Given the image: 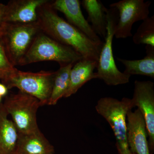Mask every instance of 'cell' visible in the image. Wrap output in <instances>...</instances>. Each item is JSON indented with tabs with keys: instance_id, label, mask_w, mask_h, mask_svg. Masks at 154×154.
<instances>
[{
	"instance_id": "6da1fadb",
	"label": "cell",
	"mask_w": 154,
	"mask_h": 154,
	"mask_svg": "<svg viewBox=\"0 0 154 154\" xmlns=\"http://www.w3.org/2000/svg\"><path fill=\"white\" fill-rule=\"evenodd\" d=\"M49 2L37 10L40 30L56 41L79 53L83 58L98 61L103 45L97 44L60 17Z\"/></svg>"
},
{
	"instance_id": "7a4b0ae2",
	"label": "cell",
	"mask_w": 154,
	"mask_h": 154,
	"mask_svg": "<svg viewBox=\"0 0 154 154\" xmlns=\"http://www.w3.org/2000/svg\"><path fill=\"white\" fill-rule=\"evenodd\" d=\"M83 58L71 47L60 43L41 31L34 38L19 65L53 61L62 66L74 64Z\"/></svg>"
},
{
	"instance_id": "3957f363",
	"label": "cell",
	"mask_w": 154,
	"mask_h": 154,
	"mask_svg": "<svg viewBox=\"0 0 154 154\" xmlns=\"http://www.w3.org/2000/svg\"><path fill=\"white\" fill-rule=\"evenodd\" d=\"M134 107L131 99L124 97L119 100L109 97L99 99L95 107L97 113L105 119L112 128L119 154H136L130 149L127 134V113Z\"/></svg>"
},
{
	"instance_id": "277c9868",
	"label": "cell",
	"mask_w": 154,
	"mask_h": 154,
	"mask_svg": "<svg viewBox=\"0 0 154 154\" xmlns=\"http://www.w3.org/2000/svg\"><path fill=\"white\" fill-rule=\"evenodd\" d=\"M107 35L97 61V79L103 80L107 85H125L129 82L131 76L120 72L117 67L112 48L116 26L118 19V13L116 9H107Z\"/></svg>"
},
{
	"instance_id": "5b68a950",
	"label": "cell",
	"mask_w": 154,
	"mask_h": 154,
	"mask_svg": "<svg viewBox=\"0 0 154 154\" xmlns=\"http://www.w3.org/2000/svg\"><path fill=\"white\" fill-rule=\"evenodd\" d=\"M56 72L41 71L37 72H23L17 69L2 83L8 89L17 88L19 91L35 97L42 106L48 105Z\"/></svg>"
},
{
	"instance_id": "8992f818",
	"label": "cell",
	"mask_w": 154,
	"mask_h": 154,
	"mask_svg": "<svg viewBox=\"0 0 154 154\" xmlns=\"http://www.w3.org/2000/svg\"><path fill=\"white\" fill-rule=\"evenodd\" d=\"M40 32L37 22L28 24L5 23L0 33L6 53L14 66L20 65Z\"/></svg>"
},
{
	"instance_id": "52a82bcc",
	"label": "cell",
	"mask_w": 154,
	"mask_h": 154,
	"mask_svg": "<svg viewBox=\"0 0 154 154\" xmlns=\"http://www.w3.org/2000/svg\"><path fill=\"white\" fill-rule=\"evenodd\" d=\"M3 104L19 133L25 134L40 131L36 113L42 105L36 98L19 91L7 96Z\"/></svg>"
},
{
	"instance_id": "ba28073f",
	"label": "cell",
	"mask_w": 154,
	"mask_h": 154,
	"mask_svg": "<svg viewBox=\"0 0 154 154\" xmlns=\"http://www.w3.org/2000/svg\"><path fill=\"white\" fill-rule=\"evenodd\" d=\"M150 1L144 0H122L110 5L118 13L114 37L125 38L133 36L131 30L134 23L149 17Z\"/></svg>"
},
{
	"instance_id": "9c48e42d",
	"label": "cell",
	"mask_w": 154,
	"mask_h": 154,
	"mask_svg": "<svg viewBox=\"0 0 154 154\" xmlns=\"http://www.w3.org/2000/svg\"><path fill=\"white\" fill-rule=\"evenodd\" d=\"M134 107H137L143 116L148 137L150 154L154 153V83L151 81H135Z\"/></svg>"
},
{
	"instance_id": "30bf717a",
	"label": "cell",
	"mask_w": 154,
	"mask_h": 154,
	"mask_svg": "<svg viewBox=\"0 0 154 154\" xmlns=\"http://www.w3.org/2000/svg\"><path fill=\"white\" fill-rule=\"evenodd\" d=\"M55 11H60L65 16L67 22L97 44L103 41L95 32L83 15L81 2L79 0H56L50 4Z\"/></svg>"
},
{
	"instance_id": "8fae6325",
	"label": "cell",
	"mask_w": 154,
	"mask_h": 154,
	"mask_svg": "<svg viewBox=\"0 0 154 154\" xmlns=\"http://www.w3.org/2000/svg\"><path fill=\"white\" fill-rule=\"evenodd\" d=\"M126 126L128 143L131 150L136 154H150L145 122L139 109L128 112Z\"/></svg>"
},
{
	"instance_id": "7c38bea8",
	"label": "cell",
	"mask_w": 154,
	"mask_h": 154,
	"mask_svg": "<svg viewBox=\"0 0 154 154\" xmlns=\"http://www.w3.org/2000/svg\"><path fill=\"white\" fill-rule=\"evenodd\" d=\"M49 2L48 0H14L6 5L5 22L8 23H34L38 19L37 10Z\"/></svg>"
},
{
	"instance_id": "4fadbf2b",
	"label": "cell",
	"mask_w": 154,
	"mask_h": 154,
	"mask_svg": "<svg viewBox=\"0 0 154 154\" xmlns=\"http://www.w3.org/2000/svg\"><path fill=\"white\" fill-rule=\"evenodd\" d=\"M97 61L83 58L73 66L70 74L69 84L63 98H68L75 94L86 83L97 79L96 72Z\"/></svg>"
},
{
	"instance_id": "5bb4252c",
	"label": "cell",
	"mask_w": 154,
	"mask_h": 154,
	"mask_svg": "<svg viewBox=\"0 0 154 154\" xmlns=\"http://www.w3.org/2000/svg\"><path fill=\"white\" fill-rule=\"evenodd\" d=\"M16 151L21 154H54L53 146L40 131L30 134L19 133Z\"/></svg>"
},
{
	"instance_id": "9a60e30c",
	"label": "cell",
	"mask_w": 154,
	"mask_h": 154,
	"mask_svg": "<svg viewBox=\"0 0 154 154\" xmlns=\"http://www.w3.org/2000/svg\"><path fill=\"white\" fill-rule=\"evenodd\" d=\"M8 115L0 103V154H13L17 148L19 132Z\"/></svg>"
},
{
	"instance_id": "2e32d148",
	"label": "cell",
	"mask_w": 154,
	"mask_h": 154,
	"mask_svg": "<svg viewBox=\"0 0 154 154\" xmlns=\"http://www.w3.org/2000/svg\"><path fill=\"white\" fill-rule=\"evenodd\" d=\"M82 5L88 14L87 21L94 32L105 39L107 35V8L99 0H83Z\"/></svg>"
},
{
	"instance_id": "e0dca14e",
	"label": "cell",
	"mask_w": 154,
	"mask_h": 154,
	"mask_svg": "<svg viewBox=\"0 0 154 154\" xmlns=\"http://www.w3.org/2000/svg\"><path fill=\"white\" fill-rule=\"evenodd\" d=\"M146 55L143 58L128 60L116 58L125 66L123 73L129 75H140L154 78V47L146 45Z\"/></svg>"
},
{
	"instance_id": "ac0fdd59",
	"label": "cell",
	"mask_w": 154,
	"mask_h": 154,
	"mask_svg": "<svg viewBox=\"0 0 154 154\" xmlns=\"http://www.w3.org/2000/svg\"><path fill=\"white\" fill-rule=\"evenodd\" d=\"M74 64L60 66L56 72L52 90L48 105H54L65 95L69 84L70 74Z\"/></svg>"
},
{
	"instance_id": "d6986e66",
	"label": "cell",
	"mask_w": 154,
	"mask_h": 154,
	"mask_svg": "<svg viewBox=\"0 0 154 154\" xmlns=\"http://www.w3.org/2000/svg\"><path fill=\"white\" fill-rule=\"evenodd\" d=\"M135 44H144L154 47V16L143 21L133 36Z\"/></svg>"
},
{
	"instance_id": "ffe728a7",
	"label": "cell",
	"mask_w": 154,
	"mask_h": 154,
	"mask_svg": "<svg viewBox=\"0 0 154 154\" xmlns=\"http://www.w3.org/2000/svg\"><path fill=\"white\" fill-rule=\"evenodd\" d=\"M17 69L7 55L0 33V80L5 79Z\"/></svg>"
},
{
	"instance_id": "44dd1931",
	"label": "cell",
	"mask_w": 154,
	"mask_h": 154,
	"mask_svg": "<svg viewBox=\"0 0 154 154\" xmlns=\"http://www.w3.org/2000/svg\"><path fill=\"white\" fill-rule=\"evenodd\" d=\"M6 5L0 2V32L4 27L5 22V11Z\"/></svg>"
},
{
	"instance_id": "7402d4cb",
	"label": "cell",
	"mask_w": 154,
	"mask_h": 154,
	"mask_svg": "<svg viewBox=\"0 0 154 154\" xmlns=\"http://www.w3.org/2000/svg\"><path fill=\"white\" fill-rule=\"evenodd\" d=\"M8 88L2 83H0V96L2 97L6 96L8 94Z\"/></svg>"
},
{
	"instance_id": "603a6c76",
	"label": "cell",
	"mask_w": 154,
	"mask_h": 154,
	"mask_svg": "<svg viewBox=\"0 0 154 154\" xmlns=\"http://www.w3.org/2000/svg\"><path fill=\"white\" fill-rule=\"evenodd\" d=\"M13 154H21L19 153L18 152H17V151H15V152H14V153H13Z\"/></svg>"
},
{
	"instance_id": "cb8c5ba5",
	"label": "cell",
	"mask_w": 154,
	"mask_h": 154,
	"mask_svg": "<svg viewBox=\"0 0 154 154\" xmlns=\"http://www.w3.org/2000/svg\"><path fill=\"white\" fill-rule=\"evenodd\" d=\"M2 97L1 96H0V103H1V102L2 101Z\"/></svg>"
}]
</instances>
